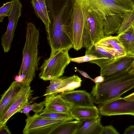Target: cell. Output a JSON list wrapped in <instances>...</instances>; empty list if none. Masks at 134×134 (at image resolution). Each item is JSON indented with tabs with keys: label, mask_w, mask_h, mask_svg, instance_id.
<instances>
[{
	"label": "cell",
	"mask_w": 134,
	"mask_h": 134,
	"mask_svg": "<svg viewBox=\"0 0 134 134\" xmlns=\"http://www.w3.org/2000/svg\"><path fill=\"white\" fill-rule=\"evenodd\" d=\"M104 78L103 82L95 83L90 93L94 103L98 105L120 97L134 87V74L130 70Z\"/></svg>",
	"instance_id": "1"
},
{
	"label": "cell",
	"mask_w": 134,
	"mask_h": 134,
	"mask_svg": "<svg viewBox=\"0 0 134 134\" xmlns=\"http://www.w3.org/2000/svg\"><path fill=\"white\" fill-rule=\"evenodd\" d=\"M90 6L103 20L106 35L117 33L121 25L124 14L134 8L133 0H87Z\"/></svg>",
	"instance_id": "2"
},
{
	"label": "cell",
	"mask_w": 134,
	"mask_h": 134,
	"mask_svg": "<svg viewBox=\"0 0 134 134\" xmlns=\"http://www.w3.org/2000/svg\"><path fill=\"white\" fill-rule=\"evenodd\" d=\"M39 36V31L35 25L30 22L27 23L22 60L18 75L22 80L23 87L30 86L38 69Z\"/></svg>",
	"instance_id": "3"
},
{
	"label": "cell",
	"mask_w": 134,
	"mask_h": 134,
	"mask_svg": "<svg viewBox=\"0 0 134 134\" xmlns=\"http://www.w3.org/2000/svg\"><path fill=\"white\" fill-rule=\"evenodd\" d=\"M89 7L87 0H75L72 20L67 32L73 48L77 51L83 47V31Z\"/></svg>",
	"instance_id": "4"
},
{
	"label": "cell",
	"mask_w": 134,
	"mask_h": 134,
	"mask_svg": "<svg viewBox=\"0 0 134 134\" xmlns=\"http://www.w3.org/2000/svg\"><path fill=\"white\" fill-rule=\"evenodd\" d=\"M69 50L64 49L57 51L44 60L40 68L39 78L47 81L62 76L66 67L71 62Z\"/></svg>",
	"instance_id": "5"
},
{
	"label": "cell",
	"mask_w": 134,
	"mask_h": 134,
	"mask_svg": "<svg viewBox=\"0 0 134 134\" xmlns=\"http://www.w3.org/2000/svg\"><path fill=\"white\" fill-rule=\"evenodd\" d=\"M104 37L103 18L89 4L83 31V47L89 48Z\"/></svg>",
	"instance_id": "6"
},
{
	"label": "cell",
	"mask_w": 134,
	"mask_h": 134,
	"mask_svg": "<svg viewBox=\"0 0 134 134\" xmlns=\"http://www.w3.org/2000/svg\"><path fill=\"white\" fill-rule=\"evenodd\" d=\"M66 120H57L44 118L35 113L26 119L23 134H49L53 132Z\"/></svg>",
	"instance_id": "7"
},
{
	"label": "cell",
	"mask_w": 134,
	"mask_h": 134,
	"mask_svg": "<svg viewBox=\"0 0 134 134\" xmlns=\"http://www.w3.org/2000/svg\"><path fill=\"white\" fill-rule=\"evenodd\" d=\"M89 63L100 67V75L105 78L129 70L134 63V57L126 55L112 60L99 59L92 60Z\"/></svg>",
	"instance_id": "8"
},
{
	"label": "cell",
	"mask_w": 134,
	"mask_h": 134,
	"mask_svg": "<svg viewBox=\"0 0 134 134\" xmlns=\"http://www.w3.org/2000/svg\"><path fill=\"white\" fill-rule=\"evenodd\" d=\"M100 114L103 116L129 115L134 116V101L121 97L99 105Z\"/></svg>",
	"instance_id": "9"
},
{
	"label": "cell",
	"mask_w": 134,
	"mask_h": 134,
	"mask_svg": "<svg viewBox=\"0 0 134 134\" xmlns=\"http://www.w3.org/2000/svg\"><path fill=\"white\" fill-rule=\"evenodd\" d=\"M33 91L30 86L23 87L0 115V127L7 124L13 115L27 104L32 98Z\"/></svg>",
	"instance_id": "10"
},
{
	"label": "cell",
	"mask_w": 134,
	"mask_h": 134,
	"mask_svg": "<svg viewBox=\"0 0 134 134\" xmlns=\"http://www.w3.org/2000/svg\"><path fill=\"white\" fill-rule=\"evenodd\" d=\"M22 7L19 0H14L12 9L8 17V23L7 29L1 38V44L5 53L8 52L11 48L15 31L21 15Z\"/></svg>",
	"instance_id": "11"
},
{
	"label": "cell",
	"mask_w": 134,
	"mask_h": 134,
	"mask_svg": "<svg viewBox=\"0 0 134 134\" xmlns=\"http://www.w3.org/2000/svg\"><path fill=\"white\" fill-rule=\"evenodd\" d=\"M60 94L62 98L71 107L94 105L91 94L85 90H73Z\"/></svg>",
	"instance_id": "12"
},
{
	"label": "cell",
	"mask_w": 134,
	"mask_h": 134,
	"mask_svg": "<svg viewBox=\"0 0 134 134\" xmlns=\"http://www.w3.org/2000/svg\"><path fill=\"white\" fill-rule=\"evenodd\" d=\"M44 101L45 108L43 110L70 114L71 106L62 98L60 94L46 96Z\"/></svg>",
	"instance_id": "13"
},
{
	"label": "cell",
	"mask_w": 134,
	"mask_h": 134,
	"mask_svg": "<svg viewBox=\"0 0 134 134\" xmlns=\"http://www.w3.org/2000/svg\"><path fill=\"white\" fill-rule=\"evenodd\" d=\"M95 44L105 49L111 54L115 59L126 55L125 50L117 36H104Z\"/></svg>",
	"instance_id": "14"
},
{
	"label": "cell",
	"mask_w": 134,
	"mask_h": 134,
	"mask_svg": "<svg viewBox=\"0 0 134 134\" xmlns=\"http://www.w3.org/2000/svg\"><path fill=\"white\" fill-rule=\"evenodd\" d=\"M70 113L74 119L78 121L96 118L100 114L98 108L94 105L72 107Z\"/></svg>",
	"instance_id": "15"
},
{
	"label": "cell",
	"mask_w": 134,
	"mask_h": 134,
	"mask_svg": "<svg viewBox=\"0 0 134 134\" xmlns=\"http://www.w3.org/2000/svg\"><path fill=\"white\" fill-rule=\"evenodd\" d=\"M82 124L76 134H101L104 126L101 117L81 120Z\"/></svg>",
	"instance_id": "16"
},
{
	"label": "cell",
	"mask_w": 134,
	"mask_h": 134,
	"mask_svg": "<svg viewBox=\"0 0 134 134\" xmlns=\"http://www.w3.org/2000/svg\"><path fill=\"white\" fill-rule=\"evenodd\" d=\"M23 87L21 83L14 81L3 94L0 101V115L20 92Z\"/></svg>",
	"instance_id": "17"
},
{
	"label": "cell",
	"mask_w": 134,
	"mask_h": 134,
	"mask_svg": "<svg viewBox=\"0 0 134 134\" xmlns=\"http://www.w3.org/2000/svg\"><path fill=\"white\" fill-rule=\"evenodd\" d=\"M122 44L126 55L134 57V30L132 27L117 36Z\"/></svg>",
	"instance_id": "18"
},
{
	"label": "cell",
	"mask_w": 134,
	"mask_h": 134,
	"mask_svg": "<svg viewBox=\"0 0 134 134\" xmlns=\"http://www.w3.org/2000/svg\"><path fill=\"white\" fill-rule=\"evenodd\" d=\"M82 124L81 121L68 120L64 122L53 132L56 134H76Z\"/></svg>",
	"instance_id": "19"
},
{
	"label": "cell",
	"mask_w": 134,
	"mask_h": 134,
	"mask_svg": "<svg viewBox=\"0 0 134 134\" xmlns=\"http://www.w3.org/2000/svg\"><path fill=\"white\" fill-rule=\"evenodd\" d=\"M82 81L81 78L75 75L69 77L64 76L61 87L57 94L74 90L81 86Z\"/></svg>",
	"instance_id": "20"
},
{
	"label": "cell",
	"mask_w": 134,
	"mask_h": 134,
	"mask_svg": "<svg viewBox=\"0 0 134 134\" xmlns=\"http://www.w3.org/2000/svg\"><path fill=\"white\" fill-rule=\"evenodd\" d=\"M38 98L39 97L32 98L28 103L20 109L19 112L25 114L27 117L30 116L29 113L31 111H34L36 114H40L43 111V108L45 106L44 100L39 103L36 102L32 104H31Z\"/></svg>",
	"instance_id": "21"
},
{
	"label": "cell",
	"mask_w": 134,
	"mask_h": 134,
	"mask_svg": "<svg viewBox=\"0 0 134 134\" xmlns=\"http://www.w3.org/2000/svg\"><path fill=\"white\" fill-rule=\"evenodd\" d=\"M91 54L101 59H104L111 60L115 59L110 53L101 46L95 44L90 48L86 49L85 55Z\"/></svg>",
	"instance_id": "22"
},
{
	"label": "cell",
	"mask_w": 134,
	"mask_h": 134,
	"mask_svg": "<svg viewBox=\"0 0 134 134\" xmlns=\"http://www.w3.org/2000/svg\"><path fill=\"white\" fill-rule=\"evenodd\" d=\"M123 18L122 22L118 34L122 33L133 27L134 25V8L131 11L124 13Z\"/></svg>",
	"instance_id": "23"
},
{
	"label": "cell",
	"mask_w": 134,
	"mask_h": 134,
	"mask_svg": "<svg viewBox=\"0 0 134 134\" xmlns=\"http://www.w3.org/2000/svg\"><path fill=\"white\" fill-rule=\"evenodd\" d=\"M39 115L42 117L55 120H72L74 119L70 114L44 110Z\"/></svg>",
	"instance_id": "24"
},
{
	"label": "cell",
	"mask_w": 134,
	"mask_h": 134,
	"mask_svg": "<svg viewBox=\"0 0 134 134\" xmlns=\"http://www.w3.org/2000/svg\"><path fill=\"white\" fill-rule=\"evenodd\" d=\"M31 3L34 12L37 16L40 18L44 24L46 31L48 29L50 23L49 20L46 17L41 8L37 0H31Z\"/></svg>",
	"instance_id": "25"
},
{
	"label": "cell",
	"mask_w": 134,
	"mask_h": 134,
	"mask_svg": "<svg viewBox=\"0 0 134 134\" xmlns=\"http://www.w3.org/2000/svg\"><path fill=\"white\" fill-rule=\"evenodd\" d=\"M14 0H11L4 4L0 8V22H2L4 18L8 17L12 9Z\"/></svg>",
	"instance_id": "26"
},
{
	"label": "cell",
	"mask_w": 134,
	"mask_h": 134,
	"mask_svg": "<svg viewBox=\"0 0 134 134\" xmlns=\"http://www.w3.org/2000/svg\"><path fill=\"white\" fill-rule=\"evenodd\" d=\"M101 59L96 56L91 54L85 55L84 56L74 58H70L71 62H76L78 63L88 62L98 59Z\"/></svg>",
	"instance_id": "27"
},
{
	"label": "cell",
	"mask_w": 134,
	"mask_h": 134,
	"mask_svg": "<svg viewBox=\"0 0 134 134\" xmlns=\"http://www.w3.org/2000/svg\"><path fill=\"white\" fill-rule=\"evenodd\" d=\"M119 132L111 125L104 126L101 134H119Z\"/></svg>",
	"instance_id": "28"
},
{
	"label": "cell",
	"mask_w": 134,
	"mask_h": 134,
	"mask_svg": "<svg viewBox=\"0 0 134 134\" xmlns=\"http://www.w3.org/2000/svg\"><path fill=\"white\" fill-rule=\"evenodd\" d=\"M40 6L47 18L49 19L45 0H37Z\"/></svg>",
	"instance_id": "29"
},
{
	"label": "cell",
	"mask_w": 134,
	"mask_h": 134,
	"mask_svg": "<svg viewBox=\"0 0 134 134\" xmlns=\"http://www.w3.org/2000/svg\"><path fill=\"white\" fill-rule=\"evenodd\" d=\"M0 134H10L11 132L9 130L6 124H4L0 127Z\"/></svg>",
	"instance_id": "30"
},
{
	"label": "cell",
	"mask_w": 134,
	"mask_h": 134,
	"mask_svg": "<svg viewBox=\"0 0 134 134\" xmlns=\"http://www.w3.org/2000/svg\"><path fill=\"white\" fill-rule=\"evenodd\" d=\"M75 71L79 72L82 76L84 77L90 79L94 82V79L91 77L86 73L83 71L80 70L76 67H75Z\"/></svg>",
	"instance_id": "31"
},
{
	"label": "cell",
	"mask_w": 134,
	"mask_h": 134,
	"mask_svg": "<svg viewBox=\"0 0 134 134\" xmlns=\"http://www.w3.org/2000/svg\"><path fill=\"white\" fill-rule=\"evenodd\" d=\"M124 134H134V125L129 126L126 128L124 131Z\"/></svg>",
	"instance_id": "32"
},
{
	"label": "cell",
	"mask_w": 134,
	"mask_h": 134,
	"mask_svg": "<svg viewBox=\"0 0 134 134\" xmlns=\"http://www.w3.org/2000/svg\"><path fill=\"white\" fill-rule=\"evenodd\" d=\"M105 79L104 77L100 75L98 76L94 79V82L95 83H101L103 82Z\"/></svg>",
	"instance_id": "33"
},
{
	"label": "cell",
	"mask_w": 134,
	"mask_h": 134,
	"mask_svg": "<svg viewBox=\"0 0 134 134\" xmlns=\"http://www.w3.org/2000/svg\"><path fill=\"white\" fill-rule=\"evenodd\" d=\"M124 98L127 100L134 101V92Z\"/></svg>",
	"instance_id": "34"
},
{
	"label": "cell",
	"mask_w": 134,
	"mask_h": 134,
	"mask_svg": "<svg viewBox=\"0 0 134 134\" xmlns=\"http://www.w3.org/2000/svg\"><path fill=\"white\" fill-rule=\"evenodd\" d=\"M15 81L19 83H21L22 82V80L20 77L19 75H17L16 76L15 78Z\"/></svg>",
	"instance_id": "35"
},
{
	"label": "cell",
	"mask_w": 134,
	"mask_h": 134,
	"mask_svg": "<svg viewBox=\"0 0 134 134\" xmlns=\"http://www.w3.org/2000/svg\"><path fill=\"white\" fill-rule=\"evenodd\" d=\"M130 71L134 74V63L131 68L129 69Z\"/></svg>",
	"instance_id": "36"
},
{
	"label": "cell",
	"mask_w": 134,
	"mask_h": 134,
	"mask_svg": "<svg viewBox=\"0 0 134 134\" xmlns=\"http://www.w3.org/2000/svg\"><path fill=\"white\" fill-rule=\"evenodd\" d=\"M133 29L134 30V26H133Z\"/></svg>",
	"instance_id": "37"
},
{
	"label": "cell",
	"mask_w": 134,
	"mask_h": 134,
	"mask_svg": "<svg viewBox=\"0 0 134 134\" xmlns=\"http://www.w3.org/2000/svg\"><path fill=\"white\" fill-rule=\"evenodd\" d=\"M133 2H134V0H133Z\"/></svg>",
	"instance_id": "38"
}]
</instances>
